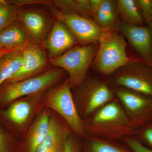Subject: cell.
<instances>
[{"label":"cell","instance_id":"obj_11","mask_svg":"<svg viewBox=\"0 0 152 152\" xmlns=\"http://www.w3.org/2000/svg\"><path fill=\"white\" fill-rule=\"evenodd\" d=\"M22 52L23 63L20 69L5 83H14L31 78L50 69L49 66L50 59L42 46L30 43L23 48Z\"/></svg>","mask_w":152,"mask_h":152},{"label":"cell","instance_id":"obj_4","mask_svg":"<svg viewBox=\"0 0 152 152\" xmlns=\"http://www.w3.org/2000/svg\"><path fill=\"white\" fill-rule=\"evenodd\" d=\"M42 103L44 108L48 109L59 115L74 134L85 137L84 122L77 111L68 78L47 91Z\"/></svg>","mask_w":152,"mask_h":152},{"label":"cell","instance_id":"obj_28","mask_svg":"<svg viewBox=\"0 0 152 152\" xmlns=\"http://www.w3.org/2000/svg\"><path fill=\"white\" fill-rule=\"evenodd\" d=\"M122 140L134 152H152V149L146 146L136 138L127 137Z\"/></svg>","mask_w":152,"mask_h":152},{"label":"cell","instance_id":"obj_23","mask_svg":"<svg viewBox=\"0 0 152 152\" xmlns=\"http://www.w3.org/2000/svg\"><path fill=\"white\" fill-rule=\"evenodd\" d=\"M53 5L60 10L66 13L75 14L87 18L80 0H53Z\"/></svg>","mask_w":152,"mask_h":152},{"label":"cell","instance_id":"obj_20","mask_svg":"<svg viewBox=\"0 0 152 152\" xmlns=\"http://www.w3.org/2000/svg\"><path fill=\"white\" fill-rule=\"evenodd\" d=\"M118 14L116 1L103 0L100 7L93 18L99 26L112 31L116 22Z\"/></svg>","mask_w":152,"mask_h":152},{"label":"cell","instance_id":"obj_18","mask_svg":"<svg viewBox=\"0 0 152 152\" xmlns=\"http://www.w3.org/2000/svg\"><path fill=\"white\" fill-rule=\"evenodd\" d=\"M23 48L9 53L0 58V87L20 69Z\"/></svg>","mask_w":152,"mask_h":152},{"label":"cell","instance_id":"obj_7","mask_svg":"<svg viewBox=\"0 0 152 152\" xmlns=\"http://www.w3.org/2000/svg\"><path fill=\"white\" fill-rule=\"evenodd\" d=\"M124 38L113 33L108 37L99 42V48L93 62L95 70L108 76L133 59L128 56Z\"/></svg>","mask_w":152,"mask_h":152},{"label":"cell","instance_id":"obj_32","mask_svg":"<svg viewBox=\"0 0 152 152\" xmlns=\"http://www.w3.org/2000/svg\"><path fill=\"white\" fill-rule=\"evenodd\" d=\"M151 2H152V0H151Z\"/></svg>","mask_w":152,"mask_h":152},{"label":"cell","instance_id":"obj_24","mask_svg":"<svg viewBox=\"0 0 152 152\" xmlns=\"http://www.w3.org/2000/svg\"><path fill=\"white\" fill-rule=\"evenodd\" d=\"M18 142L0 126V152H17Z\"/></svg>","mask_w":152,"mask_h":152},{"label":"cell","instance_id":"obj_1","mask_svg":"<svg viewBox=\"0 0 152 152\" xmlns=\"http://www.w3.org/2000/svg\"><path fill=\"white\" fill-rule=\"evenodd\" d=\"M84 122L85 137L116 141L135 134L136 129L122 106L119 101L115 99Z\"/></svg>","mask_w":152,"mask_h":152},{"label":"cell","instance_id":"obj_9","mask_svg":"<svg viewBox=\"0 0 152 152\" xmlns=\"http://www.w3.org/2000/svg\"><path fill=\"white\" fill-rule=\"evenodd\" d=\"M111 81L152 99V67L142 60L133 59L113 74Z\"/></svg>","mask_w":152,"mask_h":152},{"label":"cell","instance_id":"obj_2","mask_svg":"<svg viewBox=\"0 0 152 152\" xmlns=\"http://www.w3.org/2000/svg\"><path fill=\"white\" fill-rule=\"evenodd\" d=\"M46 92L18 99L1 112L12 133V136L18 142L44 110L43 99Z\"/></svg>","mask_w":152,"mask_h":152},{"label":"cell","instance_id":"obj_25","mask_svg":"<svg viewBox=\"0 0 152 152\" xmlns=\"http://www.w3.org/2000/svg\"><path fill=\"white\" fill-rule=\"evenodd\" d=\"M135 135L139 141L152 149V121L137 129Z\"/></svg>","mask_w":152,"mask_h":152},{"label":"cell","instance_id":"obj_8","mask_svg":"<svg viewBox=\"0 0 152 152\" xmlns=\"http://www.w3.org/2000/svg\"><path fill=\"white\" fill-rule=\"evenodd\" d=\"M45 7L53 18L67 26L82 45L99 42L110 37L113 33L99 26L91 19L64 12L53 5Z\"/></svg>","mask_w":152,"mask_h":152},{"label":"cell","instance_id":"obj_21","mask_svg":"<svg viewBox=\"0 0 152 152\" xmlns=\"http://www.w3.org/2000/svg\"><path fill=\"white\" fill-rule=\"evenodd\" d=\"M118 13L125 23L133 26H143L144 23L141 14L134 0H118L116 1Z\"/></svg>","mask_w":152,"mask_h":152},{"label":"cell","instance_id":"obj_17","mask_svg":"<svg viewBox=\"0 0 152 152\" xmlns=\"http://www.w3.org/2000/svg\"><path fill=\"white\" fill-rule=\"evenodd\" d=\"M30 43L27 32L18 20L0 32V49L20 48Z\"/></svg>","mask_w":152,"mask_h":152},{"label":"cell","instance_id":"obj_12","mask_svg":"<svg viewBox=\"0 0 152 152\" xmlns=\"http://www.w3.org/2000/svg\"><path fill=\"white\" fill-rule=\"evenodd\" d=\"M51 17L44 10L20 8L18 20L25 28L32 43L42 45L53 24Z\"/></svg>","mask_w":152,"mask_h":152},{"label":"cell","instance_id":"obj_31","mask_svg":"<svg viewBox=\"0 0 152 152\" xmlns=\"http://www.w3.org/2000/svg\"><path fill=\"white\" fill-rule=\"evenodd\" d=\"M20 48L15 49H0V58H1L3 56H4L5 55L7 54L8 53H10V52L18 50V49Z\"/></svg>","mask_w":152,"mask_h":152},{"label":"cell","instance_id":"obj_29","mask_svg":"<svg viewBox=\"0 0 152 152\" xmlns=\"http://www.w3.org/2000/svg\"><path fill=\"white\" fill-rule=\"evenodd\" d=\"M12 4L20 7L31 5H42L45 6L53 4L52 1L50 0H7Z\"/></svg>","mask_w":152,"mask_h":152},{"label":"cell","instance_id":"obj_13","mask_svg":"<svg viewBox=\"0 0 152 152\" xmlns=\"http://www.w3.org/2000/svg\"><path fill=\"white\" fill-rule=\"evenodd\" d=\"M78 42L64 23L56 20L42 45L49 59L59 56L74 48Z\"/></svg>","mask_w":152,"mask_h":152},{"label":"cell","instance_id":"obj_22","mask_svg":"<svg viewBox=\"0 0 152 152\" xmlns=\"http://www.w3.org/2000/svg\"><path fill=\"white\" fill-rule=\"evenodd\" d=\"M19 8L7 0H0V32L18 20Z\"/></svg>","mask_w":152,"mask_h":152},{"label":"cell","instance_id":"obj_19","mask_svg":"<svg viewBox=\"0 0 152 152\" xmlns=\"http://www.w3.org/2000/svg\"><path fill=\"white\" fill-rule=\"evenodd\" d=\"M83 138L80 152H134L127 146L115 141L89 137Z\"/></svg>","mask_w":152,"mask_h":152},{"label":"cell","instance_id":"obj_10","mask_svg":"<svg viewBox=\"0 0 152 152\" xmlns=\"http://www.w3.org/2000/svg\"><path fill=\"white\" fill-rule=\"evenodd\" d=\"M114 93L136 129L152 121V98L123 87Z\"/></svg>","mask_w":152,"mask_h":152},{"label":"cell","instance_id":"obj_14","mask_svg":"<svg viewBox=\"0 0 152 152\" xmlns=\"http://www.w3.org/2000/svg\"><path fill=\"white\" fill-rule=\"evenodd\" d=\"M120 31L145 63L152 67V29L122 23Z\"/></svg>","mask_w":152,"mask_h":152},{"label":"cell","instance_id":"obj_27","mask_svg":"<svg viewBox=\"0 0 152 152\" xmlns=\"http://www.w3.org/2000/svg\"><path fill=\"white\" fill-rule=\"evenodd\" d=\"M80 138L72 132L66 142L64 152H80L82 145Z\"/></svg>","mask_w":152,"mask_h":152},{"label":"cell","instance_id":"obj_6","mask_svg":"<svg viewBox=\"0 0 152 152\" xmlns=\"http://www.w3.org/2000/svg\"><path fill=\"white\" fill-rule=\"evenodd\" d=\"M73 96L82 119L88 118L99 109L114 99V93L106 82L95 77H87Z\"/></svg>","mask_w":152,"mask_h":152},{"label":"cell","instance_id":"obj_16","mask_svg":"<svg viewBox=\"0 0 152 152\" xmlns=\"http://www.w3.org/2000/svg\"><path fill=\"white\" fill-rule=\"evenodd\" d=\"M51 110L44 108L19 141L17 152H37L48 132Z\"/></svg>","mask_w":152,"mask_h":152},{"label":"cell","instance_id":"obj_30","mask_svg":"<svg viewBox=\"0 0 152 152\" xmlns=\"http://www.w3.org/2000/svg\"><path fill=\"white\" fill-rule=\"evenodd\" d=\"M103 0H89L91 17L94 18L100 7Z\"/></svg>","mask_w":152,"mask_h":152},{"label":"cell","instance_id":"obj_5","mask_svg":"<svg viewBox=\"0 0 152 152\" xmlns=\"http://www.w3.org/2000/svg\"><path fill=\"white\" fill-rule=\"evenodd\" d=\"M98 48L97 43L74 47L59 56L50 59V65L65 71L71 88H76L86 80Z\"/></svg>","mask_w":152,"mask_h":152},{"label":"cell","instance_id":"obj_26","mask_svg":"<svg viewBox=\"0 0 152 152\" xmlns=\"http://www.w3.org/2000/svg\"><path fill=\"white\" fill-rule=\"evenodd\" d=\"M139 9L142 12L143 19L147 26L152 29V7L151 0L136 1Z\"/></svg>","mask_w":152,"mask_h":152},{"label":"cell","instance_id":"obj_15","mask_svg":"<svg viewBox=\"0 0 152 152\" xmlns=\"http://www.w3.org/2000/svg\"><path fill=\"white\" fill-rule=\"evenodd\" d=\"M51 111L48 132L37 152H64L66 142L72 132L65 121Z\"/></svg>","mask_w":152,"mask_h":152},{"label":"cell","instance_id":"obj_3","mask_svg":"<svg viewBox=\"0 0 152 152\" xmlns=\"http://www.w3.org/2000/svg\"><path fill=\"white\" fill-rule=\"evenodd\" d=\"M66 73L61 68H50L31 78L5 83L0 87V107L7 106L23 97L47 91L64 80Z\"/></svg>","mask_w":152,"mask_h":152}]
</instances>
